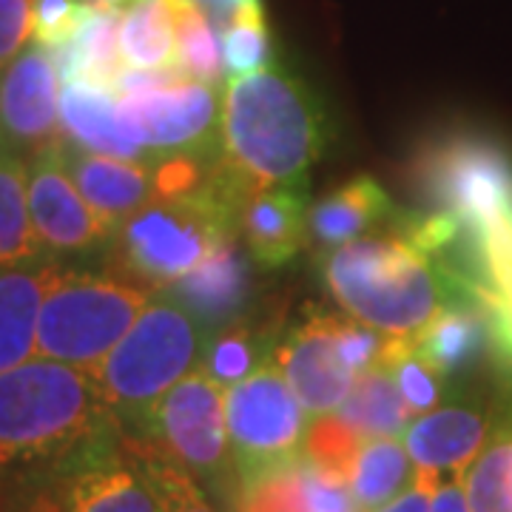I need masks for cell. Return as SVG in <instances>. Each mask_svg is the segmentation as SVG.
I'll use <instances>...</instances> for the list:
<instances>
[{"mask_svg":"<svg viewBox=\"0 0 512 512\" xmlns=\"http://www.w3.org/2000/svg\"><path fill=\"white\" fill-rule=\"evenodd\" d=\"M120 433L89 370L35 356L0 373V476H60Z\"/></svg>","mask_w":512,"mask_h":512,"instance_id":"cell-1","label":"cell"},{"mask_svg":"<svg viewBox=\"0 0 512 512\" xmlns=\"http://www.w3.org/2000/svg\"><path fill=\"white\" fill-rule=\"evenodd\" d=\"M222 163L248 191L296 183L325 148L313 92L282 69L231 77L222 94Z\"/></svg>","mask_w":512,"mask_h":512,"instance_id":"cell-2","label":"cell"},{"mask_svg":"<svg viewBox=\"0 0 512 512\" xmlns=\"http://www.w3.org/2000/svg\"><path fill=\"white\" fill-rule=\"evenodd\" d=\"M322 271L345 313L384 336L413 339L447 305L476 299L447 262L421 254L402 234L333 248L322 256Z\"/></svg>","mask_w":512,"mask_h":512,"instance_id":"cell-3","label":"cell"},{"mask_svg":"<svg viewBox=\"0 0 512 512\" xmlns=\"http://www.w3.org/2000/svg\"><path fill=\"white\" fill-rule=\"evenodd\" d=\"M248 194L251 191L220 160L197 191L154 197L131 214L114 231L106 248V271L148 293L168 291L191 274L222 239L239 234V211Z\"/></svg>","mask_w":512,"mask_h":512,"instance_id":"cell-4","label":"cell"},{"mask_svg":"<svg viewBox=\"0 0 512 512\" xmlns=\"http://www.w3.org/2000/svg\"><path fill=\"white\" fill-rule=\"evenodd\" d=\"M200 365V322L174 299H151L92 379L123 433L140 436L165 393Z\"/></svg>","mask_w":512,"mask_h":512,"instance_id":"cell-5","label":"cell"},{"mask_svg":"<svg viewBox=\"0 0 512 512\" xmlns=\"http://www.w3.org/2000/svg\"><path fill=\"white\" fill-rule=\"evenodd\" d=\"M151 293L123 276L60 268L43 299L37 322V356L80 370H97L137 316Z\"/></svg>","mask_w":512,"mask_h":512,"instance_id":"cell-6","label":"cell"},{"mask_svg":"<svg viewBox=\"0 0 512 512\" xmlns=\"http://www.w3.org/2000/svg\"><path fill=\"white\" fill-rule=\"evenodd\" d=\"M427 211L461 222L467 242L490 222L512 217V157L481 134H444L419 148L410 165Z\"/></svg>","mask_w":512,"mask_h":512,"instance_id":"cell-7","label":"cell"},{"mask_svg":"<svg viewBox=\"0 0 512 512\" xmlns=\"http://www.w3.org/2000/svg\"><path fill=\"white\" fill-rule=\"evenodd\" d=\"M225 424L239 493L305 456L308 413L274 356L248 379L225 390Z\"/></svg>","mask_w":512,"mask_h":512,"instance_id":"cell-8","label":"cell"},{"mask_svg":"<svg viewBox=\"0 0 512 512\" xmlns=\"http://www.w3.org/2000/svg\"><path fill=\"white\" fill-rule=\"evenodd\" d=\"M137 439L154 441L197 484L225 487L231 473L237 476L225 424V387L202 365L165 393Z\"/></svg>","mask_w":512,"mask_h":512,"instance_id":"cell-9","label":"cell"},{"mask_svg":"<svg viewBox=\"0 0 512 512\" xmlns=\"http://www.w3.org/2000/svg\"><path fill=\"white\" fill-rule=\"evenodd\" d=\"M126 131L154 154H208L220 134L222 100L214 86L180 80L168 89L117 100Z\"/></svg>","mask_w":512,"mask_h":512,"instance_id":"cell-10","label":"cell"},{"mask_svg":"<svg viewBox=\"0 0 512 512\" xmlns=\"http://www.w3.org/2000/svg\"><path fill=\"white\" fill-rule=\"evenodd\" d=\"M60 72L46 46H29L0 72V146L23 160L63 143Z\"/></svg>","mask_w":512,"mask_h":512,"instance_id":"cell-11","label":"cell"},{"mask_svg":"<svg viewBox=\"0 0 512 512\" xmlns=\"http://www.w3.org/2000/svg\"><path fill=\"white\" fill-rule=\"evenodd\" d=\"M29 211L43 251L55 259L109 248L111 228L83 200L63 157V143L29 163Z\"/></svg>","mask_w":512,"mask_h":512,"instance_id":"cell-12","label":"cell"},{"mask_svg":"<svg viewBox=\"0 0 512 512\" xmlns=\"http://www.w3.org/2000/svg\"><path fill=\"white\" fill-rule=\"evenodd\" d=\"M55 481L66 512H163L154 481L123 433L74 461Z\"/></svg>","mask_w":512,"mask_h":512,"instance_id":"cell-13","label":"cell"},{"mask_svg":"<svg viewBox=\"0 0 512 512\" xmlns=\"http://www.w3.org/2000/svg\"><path fill=\"white\" fill-rule=\"evenodd\" d=\"M274 362L311 419L336 413L356 382L339 353L336 316L330 313H311L299 328L288 330L274 348Z\"/></svg>","mask_w":512,"mask_h":512,"instance_id":"cell-14","label":"cell"},{"mask_svg":"<svg viewBox=\"0 0 512 512\" xmlns=\"http://www.w3.org/2000/svg\"><path fill=\"white\" fill-rule=\"evenodd\" d=\"M251 254L242 251L237 234L225 237L168 291L202 328L220 330L245 316L254 299V268Z\"/></svg>","mask_w":512,"mask_h":512,"instance_id":"cell-15","label":"cell"},{"mask_svg":"<svg viewBox=\"0 0 512 512\" xmlns=\"http://www.w3.org/2000/svg\"><path fill=\"white\" fill-rule=\"evenodd\" d=\"M490 413L478 404H444L421 413L404 430V447L419 473L464 476L490 441Z\"/></svg>","mask_w":512,"mask_h":512,"instance_id":"cell-16","label":"cell"},{"mask_svg":"<svg viewBox=\"0 0 512 512\" xmlns=\"http://www.w3.org/2000/svg\"><path fill=\"white\" fill-rule=\"evenodd\" d=\"M308 191L296 183L251 191L239 211V234L259 268L288 265L308 239Z\"/></svg>","mask_w":512,"mask_h":512,"instance_id":"cell-17","label":"cell"},{"mask_svg":"<svg viewBox=\"0 0 512 512\" xmlns=\"http://www.w3.org/2000/svg\"><path fill=\"white\" fill-rule=\"evenodd\" d=\"M63 157L83 200L114 231L157 197L154 160H117L80 151L63 140Z\"/></svg>","mask_w":512,"mask_h":512,"instance_id":"cell-18","label":"cell"},{"mask_svg":"<svg viewBox=\"0 0 512 512\" xmlns=\"http://www.w3.org/2000/svg\"><path fill=\"white\" fill-rule=\"evenodd\" d=\"M117 92L100 83L74 80L60 89V128L63 140L80 151L117 160H151L148 151L120 123Z\"/></svg>","mask_w":512,"mask_h":512,"instance_id":"cell-19","label":"cell"},{"mask_svg":"<svg viewBox=\"0 0 512 512\" xmlns=\"http://www.w3.org/2000/svg\"><path fill=\"white\" fill-rule=\"evenodd\" d=\"M60 259L0 268V373L37 356V322L43 299L60 271Z\"/></svg>","mask_w":512,"mask_h":512,"instance_id":"cell-20","label":"cell"},{"mask_svg":"<svg viewBox=\"0 0 512 512\" xmlns=\"http://www.w3.org/2000/svg\"><path fill=\"white\" fill-rule=\"evenodd\" d=\"M393 200L373 177H353L350 183L330 191L325 200L311 208L308 217V239L319 251L342 248L353 239L370 237L382 222L390 220Z\"/></svg>","mask_w":512,"mask_h":512,"instance_id":"cell-21","label":"cell"},{"mask_svg":"<svg viewBox=\"0 0 512 512\" xmlns=\"http://www.w3.org/2000/svg\"><path fill=\"white\" fill-rule=\"evenodd\" d=\"M120 23H123V12L117 6L86 3V12L74 35L52 52L60 80L63 83L89 80L114 89L117 77L123 72Z\"/></svg>","mask_w":512,"mask_h":512,"instance_id":"cell-22","label":"cell"},{"mask_svg":"<svg viewBox=\"0 0 512 512\" xmlns=\"http://www.w3.org/2000/svg\"><path fill=\"white\" fill-rule=\"evenodd\" d=\"M487 339L490 322L484 308L476 299H461L447 305L419 336H413V348L450 382L456 376H464L484 356Z\"/></svg>","mask_w":512,"mask_h":512,"instance_id":"cell-23","label":"cell"},{"mask_svg":"<svg viewBox=\"0 0 512 512\" xmlns=\"http://www.w3.org/2000/svg\"><path fill=\"white\" fill-rule=\"evenodd\" d=\"M336 413L365 441L404 436L407 424L413 421V410L407 407L396 376L387 367H370L359 373Z\"/></svg>","mask_w":512,"mask_h":512,"instance_id":"cell-24","label":"cell"},{"mask_svg":"<svg viewBox=\"0 0 512 512\" xmlns=\"http://www.w3.org/2000/svg\"><path fill=\"white\" fill-rule=\"evenodd\" d=\"M49 256L29 211V160L0 148V268H18Z\"/></svg>","mask_w":512,"mask_h":512,"instance_id":"cell-25","label":"cell"},{"mask_svg":"<svg viewBox=\"0 0 512 512\" xmlns=\"http://www.w3.org/2000/svg\"><path fill=\"white\" fill-rule=\"evenodd\" d=\"M120 52L128 69L177 66V3L137 0L120 23Z\"/></svg>","mask_w":512,"mask_h":512,"instance_id":"cell-26","label":"cell"},{"mask_svg":"<svg viewBox=\"0 0 512 512\" xmlns=\"http://www.w3.org/2000/svg\"><path fill=\"white\" fill-rule=\"evenodd\" d=\"M416 481V464L399 439H370L362 447L350 490L359 512H379Z\"/></svg>","mask_w":512,"mask_h":512,"instance_id":"cell-27","label":"cell"},{"mask_svg":"<svg viewBox=\"0 0 512 512\" xmlns=\"http://www.w3.org/2000/svg\"><path fill=\"white\" fill-rule=\"evenodd\" d=\"M222 57L231 77L274 66V43L262 0H231L220 20Z\"/></svg>","mask_w":512,"mask_h":512,"instance_id":"cell-28","label":"cell"},{"mask_svg":"<svg viewBox=\"0 0 512 512\" xmlns=\"http://www.w3.org/2000/svg\"><path fill=\"white\" fill-rule=\"evenodd\" d=\"M268 336H271V330L254 325V319L242 316L237 322L217 330L211 345H205L202 370L214 382H220L225 390L234 387L271 359V356H265L271 350Z\"/></svg>","mask_w":512,"mask_h":512,"instance_id":"cell-29","label":"cell"},{"mask_svg":"<svg viewBox=\"0 0 512 512\" xmlns=\"http://www.w3.org/2000/svg\"><path fill=\"white\" fill-rule=\"evenodd\" d=\"M461 481L470 512H512V424L495 430Z\"/></svg>","mask_w":512,"mask_h":512,"instance_id":"cell-30","label":"cell"},{"mask_svg":"<svg viewBox=\"0 0 512 512\" xmlns=\"http://www.w3.org/2000/svg\"><path fill=\"white\" fill-rule=\"evenodd\" d=\"M177 3V69L197 80L217 86L222 80L225 57L220 52V40L211 29L208 12L197 0H174Z\"/></svg>","mask_w":512,"mask_h":512,"instance_id":"cell-31","label":"cell"},{"mask_svg":"<svg viewBox=\"0 0 512 512\" xmlns=\"http://www.w3.org/2000/svg\"><path fill=\"white\" fill-rule=\"evenodd\" d=\"M123 439L131 447V453L143 461L146 473L154 481L163 512H217L200 490L197 478L188 476L183 467L165 456L154 441L126 436V433H123Z\"/></svg>","mask_w":512,"mask_h":512,"instance_id":"cell-32","label":"cell"},{"mask_svg":"<svg viewBox=\"0 0 512 512\" xmlns=\"http://www.w3.org/2000/svg\"><path fill=\"white\" fill-rule=\"evenodd\" d=\"M362 447L365 439L339 413L313 419L305 436V458L319 470H325L328 476L348 484L356 470V461L362 456Z\"/></svg>","mask_w":512,"mask_h":512,"instance_id":"cell-33","label":"cell"},{"mask_svg":"<svg viewBox=\"0 0 512 512\" xmlns=\"http://www.w3.org/2000/svg\"><path fill=\"white\" fill-rule=\"evenodd\" d=\"M296 464L245 487L237 495V512H308Z\"/></svg>","mask_w":512,"mask_h":512,"instance_id":"cell-34","label":"cell"},{"mask_svg":"<svg viewBox=\"0 0 512 512\" xmlns=\"http://www.w3.org/2000/svg\"><path fill=\"white\" fill-rule=\"evenodd\" d=\"M296 470H299V481H302V493H305L308 512H359L348 481L328 476L325 470H319L305 456L299 458Z\"/></svg>","mask_w":512,"mask_h":512,"instance_id":"cell-35","label":"cell"},{"mask_svg":"<svg viewBox=\"0 0 512 512\" xmlns=\"http://www.w3.org/2000/svg\"><path fill=\"white\" fill-rule=\"evenodd\" d=\"M336 342H339V353H342L345 365L359 376L370 367H379L387 336L379 330L367 328L353 316L350 319L336 316Z\"/></svg>","mask_w":512,"mask_h":512,"instance_id":"cell-36","label":"cell"},{"mask_svg":"<svg viewBox=\"0 0 512 512\" xmlns=\"http://www.w3.org/2000/svg\"><path fill=\"white\" fill-rule=\"evenodd\" d=\"M86 12V0H35V40L49 52L60 49Z\"/></svg>","mask_w":512,"mask_h":512,"instance_id":"cell-37","label":"cell"},{"mask_svg":"<svg viewBox=\"0 0 512 512\" xmlns=\"http://www.w3.org/2000/svg\"><path fill=\"white\" fill-rule=\"evenodd\" d=\"M35 37V0H0V72Z\"/></svg>","mask_w":512,"mask_h":512,"instance_id":"cell-38","label":"cell"},{"mask_svg":"<svg viewBox=\"0 0 512 512\" xmlns=\"http://www.w3.org/2000/svg\"><path fill=\"white\" fill-rule=\"evenodd\" d=\"M9 512H66L57 493L55 476L15 478V495Z\"/></svg>","mask_w":512,"mask_h":512,"instance_id":"cell-39","label":"cell"},{"mask_svg":"<svg viewBox=\"0 0 512 512\" xmlns=\"http://www.w3.org/2000/svg\"><path fill=\"white\" fill-rule=\"evenodd\" d=\"M439 484L441 476L419 473V470H416V481H413L402 495H396L390 504H384L379 512H430V507H433V495L439 490Z\"/></svg>","mask_w":512,"mask_h":512,"instance_id":"cell-40","label":"cell"},{"mask_svg":"<svg viewBox=\"0 0 512 512\" xmlns=\"http://www.w3.org/2000/svg\"><path fill=\"white\" fill-rule=\"evenodd\" d=\"M430 512H470L461 476H453L450 481H441L439 490L433 495V507H430Z\"/></svg>","mask_w":512,"mask_h":512,"instance_id":"cell-41","label":"cell"},{"mask_svg":"<svg viewBox=\"0 0 512 512\" xmlns=\"http://www.w3.org/2000/svg\"><path fill=\"white\" fill-rule=\"evenodd\" d=\"M12 495H15V478L0 476V512H9Z\"/></svg>","mask_w":512,"mask_h":512,"instance_id":"cell-42","label":"cell"},{"mask_svg":"<svg viewBox=\"0 0 512 512\" xmlns=\"http://www.w3.org/2000/svg\"><path fill=\"white\" fill-rule=\"evenodd\" d=\"M197 3H200L208 15H214V18H217V23H220L222 15L228 12V6H231V0H197Z\"/></svg>","mask_w":512,"mask_h":512,"instance_id":"cell-43","label":"cell"},{"mask_svg":"<svg viewBox=\"0 0 512 512\" xmlns=\"http://www.w3.org/2000/svg\"><path fill=\"white\" fill-rule=\"evenodd\" d=\"M92 3H103V6H120V3H128V0H92Z\"/></svg>","mask_w":512,"mask_h":512,"instance_id":"cell-44","label":"cell"},{"mask_svg":"<svg viewBox=\"0 0 512 512\" xmlns=\"http://www.w3.org/2000/svg\"><path fill=\"white\" fill-rule=\"evenodd\" d=\"M0 148H3V146H0Z\"/></svg>","mask_w":512,"mask_h":512,"instance_id":"cell-45","label":"cell"}]
</instances>
